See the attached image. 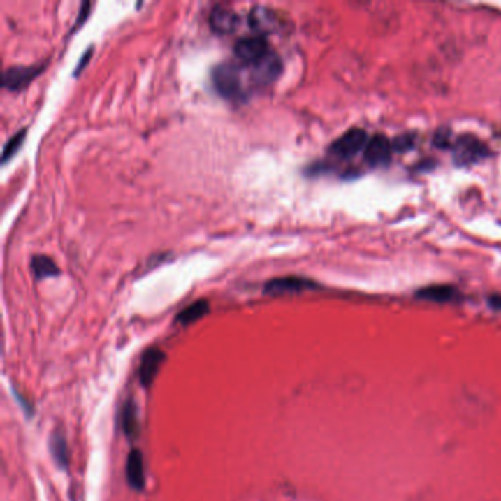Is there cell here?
<instances>
[{
  "mask_svg": "<svg viewBox=\"0 0 501 501\" xmlns=\"http://www.w3.org/2000/svg\"><path fill=\"white\" fill-rule=\"evenodd\" d=\"M488 154V149L482 141L472 136L460 137L454 147V159L459 165H469L481 161Z\"/></svg>",
  "mask_w": 501,
  "mask_h": 501,
  "instance_id": "cell-8",
  "label": "cell"
},
{
  "mask_svg": "<svg viewBox=\"0 0 501 501\" xmlns=\"http://www.w3.org/2000/svg\"><path fill=\"white\" fill-rule=\"evenodd\" d=\"M272 50L266 37L263 36H252L242 37L237 40L234 45V53L237 58L249 66L261 62L265 56Z\"/></svg>",
  "mask_w": 501,
  "mask_h": 501,
  "instance_id": "cell-4",
  "label": "cell"
},
{
  "mask_svg": "<svg viewBox=\"0 0 501 501\" xmlns=\"http://www.w3.org/2000/svg\"><path fill=\"white\" fill-rule=\"evenodd\" d=\"M317 287H318V284L312 279L297 277V275H289V277H279V278L269 279L265 284L263 293L269 294V296H281V294L302 293V291L313 290Z\"/></svg>",
  "mask_w": 501,
  "mask_h": 501,
  "instance_id": "cell-5",
  "label": "cell"
},
{
  "mask_svg": "<svg viewBox=\"0 0 501 501\" xmlns=\"http://www.w3.org/2000/svg\"><path fill=\"white\" fill-rule=\"evenodd\" d=\"M126 479L136 491L145 488V466H143V454L134 449L126 457Z\"/></svg>",
  "mask_w": 501,
  "mask_h": 501,
  "instance_id": "cell-12",
  "label": "cell"
},
{
  "mask_svg": "<svg viewBox=\"0 0 501 501\" xmlns=\"http://www.w3.org/2000/svg\"><path fill=\"white\" fill-rule=\"evenodd\" d=\"M50 451L55 462L58 463L61 467H66L69 457H68V446H66V438L62 429H56L50 438Z\"/></svg>",
  "mask_w": 501,
  "mask_h": 501,
  "instance_id": "cell-15",
  "label": "cell"
},
{
  "mask_svg": "<svg viewBox=\"0 0 501 501\" xmlns=\"http://www.w3.org/2000/svg\"><path fill=\"white\" fill-rule=\"evenodd\" d=\"M25 137H27V128H21V130H20L18 133L13 134V136L5 143L3 152H2V164H6V162L10 159V157L21 149Z\"/></svg>",
  "mask_w": 501,
  "mask_h": 501,
  "instance_id": "cell-18",
  "label": "cell"
},
{
  "mask_svg": "<svg viewBox=\"0 0 501 501\" xmlns=\"http://www.w3.org/2000/svg\"><path fill=\"white\" fill-rule=\"evenodd\" d=\"M165 353L157 349L152 347L146 350L141 356V365H140V381L143 386H150L154 381V378L159 374V369L162 363L165 362Z\"/></svg>",
  "mask_w": 501,
  "mask_h": 501,
  "instance_id": "cell-10",
  "label": "cell"
},
{
  "mask_svg": "<svg viewBox=\"0 0 501 501\" xmlns=\"http://www.w3.org/2000/svg\"><path fill=\"white\" fill-rule=\"evenodd\" d=\"M416 296L425 300H433V302H450L457 296V291L450 285H431V287L419 290Z\"/></svg>",
  "mask_w": 501,
  "mask_h": 501,
  "instance_id": "cell-16",
  "label": "cell"
},
{
  "mask_svg": "<svg viewBox=\"0 0 501 501\" xmlns=\"http://www.w3.org/2000/svg\"><path fill=\"white\" fill-rule=\"evenodd\" d=\"M368 134L362 128H351L347 133L338 137L331 147L329 153L338 157V159H351L361 150H363L368 145Z\"/></svg>",
  "mask_w": 501,
  "mask_h": 501,
  "instance_id": "cell-3",
  "label": "cell"
},
{
  "mask_svg": "<svg viewBox=\"0 0 501 501\" xmlns=\"http://www.w3.org/2000/svg\"><path fill=\"white\" fill-rule=\"evenodd\" d=\"M209 24L217 34H231L238 28L240 18L234 10L217 5L210 12Z\"/></svg>",
  "mask_w": 501,
  "mask_h": 501,
  "instance_id": "cell-11",
  "label": "cell"
},
{
  "mask_svg": "<svg viewBox=\"0 0 501 501\" xmlns=\"http://www.w3.org/2000/svg\"><path fill=\"white\" fill-rule=\"evenodd\" d=\"M490 303L495 309H501V296H494L490 298Z\"/></svg>",
  "mask_w": 501,
  "mask_h": 501,
  "instance_id": "cell-22",
  "label": "cell"
},
{
  "mask_svg": "<svg viewBox=\"0 0 501 501\" xmlns=\"http://www.w3.org/2000/svg\"><path fill=\"white\" fill-rule=\"evenodd\" d=\"M90 8H92V3H90V2H84V3L80 6V13H78V18H77V21H75V27L73 28V30H71V33L75 31L77 28H80V27L82 25V22L85 21V18L89 17Z\"/></svg>",
  "mask_w": 501,
  "mask_h": 501,
  "instance_id": "cell-19",
  "label": "cell"
},
{
  "mask_svg": "<svg viewBox=\"0 0 501 501\" xmlns=\"http://www.w3.org/2000/svg\"><path fill=\"white\" fill-rule=\"evenodd\" d=\"M412 145H413V140H412L409 136H403L402 138H397V140H395L393 147H395L397 150H405V149L412 147Z\"/></svg>",
  "mask_w": 501,
  "mask_h": 501,
  "instance_id": "cell-20",
  "label": "cell"
},
{
  "mask_svg": "<svg viewBox=\"0 0 501 501\" xmlns=\"http://www.w3.org/2000/svg\"><path fill=\"white\" fill-rule=\"evenodd\" d=\"M122 428L125 435L134 440L138 437V419H137V409L133 400L125 403L124 412H122Z\"/></svg>",
  "mask_w": 501,
  "mask_h": 501,
  "instance_id": "cell-17",
  "label": "cell"
},
{
  "mask_svg": "<svg viewBox=\"0 0 501 501\" xmlns=\"http://www.w3.org/2000/svg\"><path fill=\"white\" fill-rule=\"evenodd\" d=\"M393 145L391 141L382 134L372 137L365 147V161L370 166H379L389 164L391 159Z\"/></svg>",
  "mask_w": 501,
  "mask_h": 501,
  "instance_id": "cell-9",
  "label": "cell"
},
{
  "mask_svg": "<svg viewBox=\"0 0 501 501\" xmlns=\"http://www.w3.org/2000/svg\"><path fill=\"white\" fill-rule=\"evenodd\" d=\"M212 81L217 92L233 102L246 99V90L242 85L240 69L234 62H221L212 69Z\"/></svg>",
  "mask_w": 501,
  "mask_h": 501,
  "instance_id": "cell-1",
  "label": "cell"
},
{
  "mask_svg": "<svg viewBox=\"0 0 501 501\" xmlns=\"http://www.w3.org/2000/svg\"><path fill=\"white\" fill-rule=\"evenodd\" d=\"M209 309L210 307L208 300H197V302L191 303L178 313L177 322L181 325H190L198 319H202L205 314L209 313Z\"/></svg>",
  "mask_w": 501,
  "mask_h": 501,
  "instance_id": "cell-14",
  "label": "cell"
},
{
  "mask_svg": "<svg viewBox=\"0 0 501 501\" xmlns=\"http://www.w3.org/2000/svg\"><path fill=\"white\" fill-rule=\"evenodd\" d=\"M45 65H15L6 68L2 75V84L8 90H21L27 84H30L41 71Z\"/></svg>",
  "mask_w": 501,
  "mask_h": 501,
  "instance_id": "cell-6",
  "label": "cell"
},
{
  "mask_svg": "<svg viewBox=\"0 0 501 501\" xmlns=\"http://www.w3.org/2000/svg\"><path fill=\"white\" fill-rule=\"evenodd\" d=\"M250 68H252L253 82L257 85H266L279 77L282 71V61L279 58V55L272 49L261 62H257Z\"/></svg>",
  "mask_w": 501,
  "mask_h": 501,
  "instance_id": "cell-7",
  "label": "cell"
},
{
  "mask_svg": "<svg viewBox=\"0 0 501 501\" xmlns=\"http://www.w3.org/2000/svg\"><path fill=\"white\" fill-rule=\"evenodd\" d=\"M92 55H93V48L90 46L87 50H85L84 56H81V59H80L78 65L75 66V75H77L78 73H81V69H82L85 65H87V62H89L90 58H92Z\"/></svg>",
  "mask_w": 501,
  "mask_h": 501,
  "instance_id": "cell-21",
  "label": "cell"
},
{
  "mask_svg": "<svg viewBox=\"0 0 501 501\" xmlns=\"http://www.w3.org/2000/svg\"><path fill=\"white\" fill-rule=\"evenodd\" d=\"M249 24L257 36H268L272 33H279L287 25L282 13L265 5H256L249 12Z\"/></svg>",
  "mask_w": 501,
  "mask_h": 501,
  "instance_id": "cell-2",
  "label": "cell"
},
{
  "mask_svg": "<svg viewBox=\"0 0 501 501\" xmlns=\"http://www.w3.org/2000/svg\"><path fill=\"white\" fill-rule=\"evenodd\" d=\"M31 270L37 279H45L59 275V266L46 254H36L31 259Z\"/></svg>",
  "mask_w": 501,
  "mask_h": 501,
  "instance_id": "cell-13",
  "label": "cell"
}]
</instances>
